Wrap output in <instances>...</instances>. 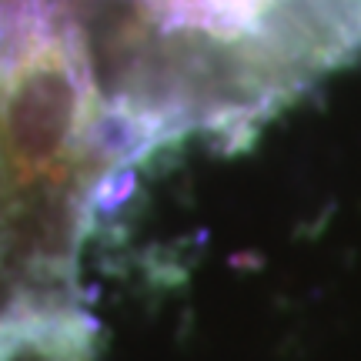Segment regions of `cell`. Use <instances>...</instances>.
I'll use <instances>...</instances> for the list:
<instances>
[{
	"label": "cell",
	"instance_id": "6da1fadb",
	"mask_svg": "<svg viewBox=\"0 0 361 361\" xmlns=\"http://www.w3.org/2000/svg\"><path fill=\"white\" fill-rule=\"evenodd\" d=\"M124 174L238 147L361 54V0H67Z\"/></svg>",
	"mask_w": 361,
	"mask_h": 361
},
{
	"label": "cell",
	"instance_id": "7a4b0ae2",
	"mask_svg": "<svg viewBox=\"0 0 361 361\" xmlns=\"http://www.w3.org/2000/svg\"><path fill=\"white\" fill-rule=\"evenodd\" d=\"M121 174L67 0H0V341L94 338L80 255Z\"/></svg>",
	"mask_w": 361,
	"mask_h": 361
}]
</instances>
